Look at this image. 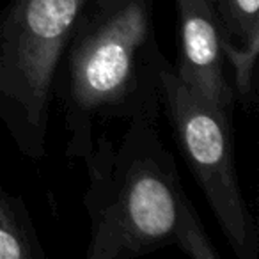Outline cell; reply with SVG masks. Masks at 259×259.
Listing matches in <instances>:
<instances>
[{
  "label": "cell",
  "instance_id": "cell-6",
  "mask_svg": "<svg viewBox=\"0 0 259 259\" xmlns=\"http://www.w3.org/2000/svg\"><path fill=\"white\" fill-rule=\"evenodd\" d=\"M222 36V52L234 73V87L243 101L252 94L259 55V0H213Z\"/></svg>",
  "mask_w": 259,
  "mask_h": 259
},
{
  "label": "cell",
  "instance_id": "cell-3",
  "mask_svg": "<svg viewBox=\"0 0 259 259\" xmlns=\"http://www.w3.org/2000/svg\"><path fill=\"white\" fill-rule=\"evenodd\" d=\"M148 34L144 4L121 0L82 36L71 55V94L80 108L94 110L124 96Z\"/></svg>",
  "mask_w": 259,
  "mask_h": 259
},
{
  "label": "cell",
  "instance_id": "cell-4",
  "mask_svg": "<svg viewBox=\"0 0 259 259\" xmlns=\"http://www.w3.org/2000/svg\"><path fill=\"white\" fill-rule=\"evenodd\" d=\"M85 0H25L15 20L8 75L29 119L39 121L59 55Z\"/></svg>",
  "mask_w": 259,
  "mask_h": 259
},
{
  "label": "cell",
  "instance_id": "cell-1",
  "mask_svg": "<svg viewBox=\"0 0 259 259\" xmlns=\"http://www.w3.org/2000/svg\"><path fill=\"white\" fill-rule=\"evenodd\" d=\"M103 146L91 162L87 257H137L174 245L195 259H219L155 130L135 126L117 153Z\"/></svg>",
  "mask_w": 259,
  "mask_h": 259
},
{
  "label": "cell",
  "instance_id": "cell-2",
  "mask_svg": "<svg viewBox=\"0 0 259 259\" xmlns=\"http://www.w3.org/2000/svg\"><path fill=\"white\" fill-rule=\"evenodd\" d=\"M174 134L227 241L238 257L255 259L257 233L240 192L234 162L233 112L188 89L176 71L160 69Z\"/></svg>",
  "mask_w": 259,
  "mask_h": 259
},
{
  "label": "cell",
  "instance_id": "cell-5",
  "mask_svg": "<svg viewBox=\"0 0 259 259\" xmlns=\"http://www.w3.org/2000/svg\"><path fill=\"white\" fill-rule=\"evenodd\" d=\"M181 55L176 75L215 107L233 112L234 89L224 73L222 36L213 0H178Z\"/></svg>",
  "mask_w": 259,
  "mask_h": 259
},
{
  "label": "cell",
  "instance_id": "cell-7",
  "mask_svg": "<svg viewBox=\"0 0 259 259\" xmlns=\"http://www.w3.org/2000/svg\"><path fill=\"white\" fill-rule=\"evenodd\" d=\"M34 227L18 199L0 187V259H30L43 255Z\"/></svg>",
  "mask_w": 259,
  "mask_h": 259
}]
</instances>
